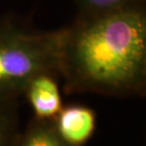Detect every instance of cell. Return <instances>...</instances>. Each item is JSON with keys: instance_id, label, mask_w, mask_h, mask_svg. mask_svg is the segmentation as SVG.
Masks as SVG:
<instances>
[{"instance_id": "cell-2", "label": "cell", "mask_w": 146, "mask_h": 146, "mask_svg": "<svg viewBox=\"0 0 146 146\" xmlns=\"http://www.w3.org/2000/svg\"><path fill=\"white\" fill-rule=\"evenodd\" d=\"M61 29L43 31L31 28L15 15L0 19V99L24 96L36 76L59 77Z\"/></svg>"}, {"instance_id": "cell-1", "label": "cell", "mask_w": 146, "mask_h": 146, "mask_svg": "<svg viewBox=\"0 0 146 146\" xmlns=\"http://www.w3.org/2000/svg\"><path fill=\"white\" fill-rule=\"evenodd\" d=\"M59 77L68 94L144 96L146 6L77 15L61 28Z\"/></svg>"}, {"instance_id": "cell-5", "label": "cell", "mask_w": 146, "mask_h": 146, "mask_svg": "<svg viewBox=\"0 0 146 146\" xmlns=\"http://www.w3.org/2000/svg\"><path fill=\"white\" fill-rule=\"evenodd\" d=\"M15 146H71L59 136L53 119L34 118L20 132Z\"/></svg>"}, {"instance_id": "cell-3", "label": "cell", "mask_w": 146, "mask_h": 146, "mask_svg": "<svg viewBox=\"0 0 146 146\" xmlns=\"http://www.w3.org/2000/svg\"><path fill=\"white\" fill-rule=\"evenodd\" d=\"M55 129L66 143L84 146L92 137L96 128L94 110L83 104H68L53 119Z\"/></svg>"}, {"instance_id": "cell-7", "label": "cell", "mask_w": 146, "mask_h": 146, "mask_svg": "<svg viewBox=\"0 0 146 146\" xmlns=\"http://www.w3.org/2000/svg\"><path fill=\"white\" fill-rule=\"evenodd\" d=\"M80 16L106 14L146 6V0H73Z\"/></svg>"}, {"instance_id": "cell-4", "label": "cell", "mask_w": 146, "mask_h": 146, "mask_svg": "<svg viewBox=\"0 0 146 146\" xmlns=\"http://www.w3.org/2000/svg\"><path fill=\"white\" fill-rule=\"evenodd\" d=\"M24 96L37 119H53L64 106L57 76L50 73L34 77L28 84Z\"/></svg>"}, {"instance_id": "cell-6", "label": "cell", "mask_w": 146, "mask_h": 146, "mask_svg": "<svg viewBox=\"0 0 146 146\" xmlns=\"http://www.w3.org/2000/svg\"><path fill=\"white\" fill-rule=\"evenodd\" d=\"M18 99H0V146H15L19 130Z\"/></svg>"}]
</instances>
